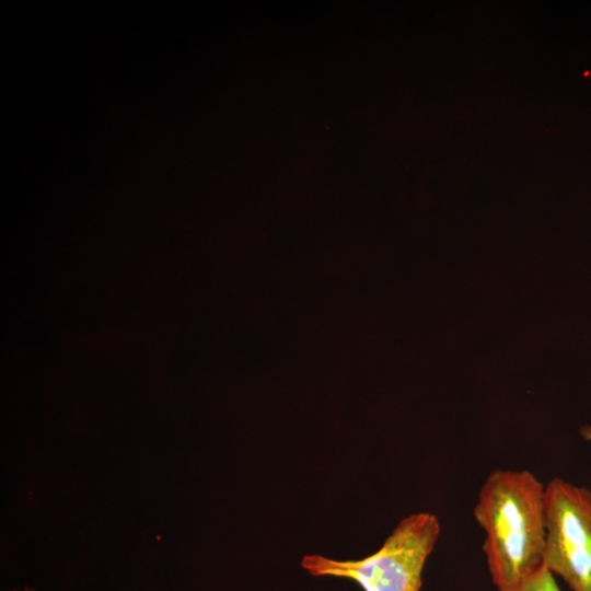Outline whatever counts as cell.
I'll return each instance as SVG.
<instances>
[{
    "label": "cell",
    "instance_id": "cell-4",
    "mask_svg": "<svg viewBox=\"0 0 591 591\" xmlns=\"http://www.w3.org/2000/svg\"><path fill=\"white\" fill-rule=\"evenodd\" d=\"M495 591H561L555 580V576L543 565L522 582Z\"/></svg>",
    "mask_w": 591,
    "mask_h": 591
},
{
    "label": "cell",
    "instance_id": "cell-5",
    "mask_svg": "<svg viewBox=\"0 0 591 591\" xmlns=\"http://www.w3.org/2000/svg\"><path fill=\"white\" fill-rule=\"evenodd\" d=\"M581 433L586 439L591 440V427L589 426L583 427L581 429Z\"/></svg>",
    "mask_w": 591,
    "mask_h": 591
},
{
    "label": "cell",
    "instance_id": "cell-2",
    "mask_svg": "<svg viewBox=\"0 0 591 591\" xmlns=\"http://www.w3.org/2000/svg\"><path fill=\"white\" fill-rule=\"evenodd\" d=\"M436 514L418 512L402 519L382 546L361 559L337 560L318 554L302 557L313 577L348 579L363 591H420L425 564L439 536Z\"/></svg>",
    "mask_w": 591,
    "mask_h": 591
},
{
    "label": "cell",
    "instance_id": "cell-6",
    "mask_svg": "<svg viewBox=\"0 0 591 591\" xmlns=\"http://www.w3.org/2000/svg\"><path fill=\"white\" fill-rule=\"evenodd\" d=\"M24 591H34V590L25 589Z\"/></svg>",
    "mask_w": 591,
    "mask_h": 591
},
{
    "label": "cell",
    "instance_id": "cell-3",
    "mask_svg": "<svg viewBox=\"0 0 591 591\" xmlns=\"http://www.w3.org/2000/svg\"><path fill=\"white\" fill-rule=\"evenodd\" d=\"M543 566L571 591H591V491L560 477L545 485Z\"/></svg>",
    "mask_w": 591,
    "mask_h": 591
},
{
    "label": "cell",
    "instance_id": "cell-1",
    "mask_svg": "<svg viewBox=\"0 0 591 591\" xmlns=\"http://www.w3.org/2000/svg\"><path fill=\"white\" fill-rule=\"evenodd\" d=\"M474 518L496 589L511 588L543 565L545 485L528 470L496 468L479 488Z\"/></svg>",
    "mask_w": 591,
    "mask_h": 591
}]
</instances>
